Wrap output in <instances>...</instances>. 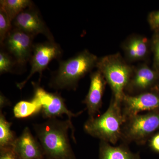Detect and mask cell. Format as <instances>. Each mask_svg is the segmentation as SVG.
<instances>
[{
    "label": "cell",
    "mask_w": 159,
    "mask_h": 159,
    "mask_svg": "<svg viewBox=\"0 0 159 159\" xmlns=\"http://www.w3.org/2000/svg\"><path fill=\"white\" fill-rule=\"evenodd\" d=\"M125 122L121 104L112 97L105 112L94 118H89L84 129L91 136L115 145L121 141L122 126Z\"/></svg>",
    "instance_id": "3"
},
{
    "label": "cell",
    "mask_w": 159,
    "mask_h": 159,
    "mask_svg": "<svg viewBox=\"0 0 159 159\" xmlns=\"http://www.w3.org/2000/svg\"><path fill=\"white\" fill-rule=\"evenodd\" d=\"M41 111V107L35 99L31 101H20L13 108V114L16 118L23 119L32 116Z\"/></svg>",
    "instance_id": "17"
},
{
    "label": "cell",
    "mask_w": 159,
    "mask_h": 159,
    "mask_svg": "<svg viewBox=\"0 0 159 159\" xmlns=\"http://www.w3.org/2000/svg\"><path fill=\"white\" fill-rule=\"evenodd\" d=\"M61 51L60 47L54 41H49L48 42L34 45L30 59L31 69L30 74L24 81L17 84V87L22 89L29 79L36 73H39L40 80L43 71L47 68L51 61L59 58L61 55Z\"/></svg>",
    "instance_id": "7"
},
{
    "label": "cell",
    "mask_w": 159,
    "mask_h": 159,
    "mask_svg": "<svg viewBox=\"0 0 159 159\" xmlns=\"http://www.w3.org/2000/svg\"><path fill=\"white\" fill-rule=\"evenodd\" d=\"M159 80V73L147 64L134 67L125 93L135 95L151 91Z\"/></svg>",
    "instance_id": "11"
},
{
    "label": "cell",
    "mask_w": 159,
    "mask_h": 159,
    "mask_svg": "<svg viewBox=\"0 0 159 159\" xmlns=\"http://www.w3.org/2000/svg\"><path fill=\"white\" fill-rule=\"evenodd\" d=\"M12 23L5 11L0 8V43L1 45L12 30Z\"/></svg>",
    "instance_id": "19"
},
{
    "label": "cell",
    "mask_w": 159,
    "mask_h": 159,
    "mask_svg": "<svg viewBox=\"0 0 159 159\" xmlns=\"http://www.w3.org/2000/svg\"><path fill=\"white\" fill-rule=\"evenodd\" d=\"M147 21L152 31H159V10L150 12L148 14Z\"/></svg>",
    "instance_id": "22"
},
{
    "label": "cell",
    "mask_w": 159,
    "mask_h": 159,
    "mask_svg": "<svg viewBox=\"0 0 159 159\" xmlns=\"http://www.w3.org/2000/svg\"><path fill=\"white\" fill-rule=\"evenodd\" d=\"M96 67L109 85L112 97L121 104L134 67L130 65L120 53H117L99 58Z\"/></svg>",
    "instance_id": "4"
},
{
    "label": "cell",
    "mask_w": 159,
    "mask_h": 159,
    "mask_svg": "<svg viewBox=\"0 0 159 159\" xmlns=\"http://www.w3.org/2000/svg\"><path fill=\"white\" fill-rule=\"evenodd\" d=\"M34 36L13 29L8 34L2 46L15 60L17 65L24 66L31 59L34 45Z\"/></svg>",
    "instance_id": "8"
},
{
    "label": "cell",
    "mask_w": 159,
    "mask_h": 159,
    "mask_svg": "<svg viewBox=\"0 0 159 159\" xmlns=\"http://www.w3.org/2000/svg\"><path fill=\"white\" fill-rule=\"evenodd\" d=\"M17 64L13 59L7 52L1 50L0 52V74L11 73L12 72L13 67Z\"/></svg>",
    "instance_id": "20"
},
{
    "label": "cell",
    "mask_w": 159,
    "mask_h": 159,
    "mask_svg": "<svg viewBox=\"0 0 159 159\" xmlns=\"http://www.w3.org/2000/svg\"><path fill=\"white\" fill-rule=\"evenodd\" d=\"M0 159H21L13 146L0 148Z\"/></svg>",
    "instance_id": "23"
},
{
    "label": "cell",
    "mask_w": 159,
    "mask_h": 159,
    "mask_svg": "<svg viewBox=\"0 0 159 159\" xmlns=\"http://www.w3.org/2000/svg\"><path fill=\"white\" fill-rule=\"evenodd\" d=\"M98 59L96 55L85 50L61 61L51 78L50 86L56 89H76L79 80L97 67Z\"/></svg>",
    "instance_id": "2"
},
{
    "label": "cell",
    "mask_w": 159,
    "mask_h": 159,
    "mask_svg": "<svg viewBox=\"0 0 159 159\" xmlns=\"http://www.w3.org/2000/svg\"><path fill=\"white\" fill-rule=\"evenodd\" d=\"M0 6L12 23L18 15L33 6V3L30 0H1Z\"/></svg>",
    "instance_id": "16"
},
{
    "label": "cell",
    "mask_w": 159,
    "mask_h": 159,
    "mask_svg": "<svg viewBox=\"0 0 159 159\" xmlns=\"http://www.w3.org/2000/svg\"><path fill=\"white\" fill-rule=\"evenodd\" d=\"M150 42L153 56L152 67L159 73V31L154 32Z\"/></svg>",
    "instance_id": "21"
},
{
    "label": "cell",
    "mask_w": 159,
    "mask_h": 159,
    "mask_svg": "<svg viewBox=\"0 0 159 159\" xmlns=\"http://www.w3.org/2000/svg\"><path fill=\"white\" fill-rule=\"evenodd\" d=\"M11 123L7 121L1 111L0 114V148L13 146L16 138L11 129Z\"/></svg>",
    "instance_id": "18"
},
{
    "label": "cell",
    "mask_w": 159,
    "mask_h": 159,
    "mask_svg": "<svg viewBox=\"0 0 159 159\" xmlns=\"http://www.w3.org/2000/svg\"><path fill=\"white\" fill-rule=\"evenodd\" d=\"M107 84L105 78L98 70L91 74L89 89L83 102L86 106L89 118L98 116L102 107V97Z\"/></svg>",
    "instance_id": "12"
},
{
    "label": "cell",
    "mask_w": 159,
    "mask_h": 159,
    "mask_svg": "<svg viewBox=\"0 0 159 159\" xmlns=\"http://www.w3.org/2000/svg\"><path fill=\"white\" fill-rule=\"evenodd\" d=\"M159 130V110L138 114L125 119L121 141L127 145H144Z\"/></svg>",
    "instance_id": "5"
},
{
    "label": "cell",
    "mask_w": 159,
    "mask_h": 159,
    "mask_svg": "<svg viewBox=\"0 0 159 159\" xmlns=\"http://www.w3.org/2000/svg\"><path fill=\"white\" fill-rule=\"evenodd\" d=\"M151 91H154V92H157L159 94V80Z\"/></svg>",
    "instance_id": "26"
},
{
    "label": "cell",
    "mask_w": 159,
    "mask_h": 159,
    "mask_svg": "<svg viewBox=\"0 0 159 159\" xmlns=\"http://www.w3.org/2000/svg\"><path fill=\"white\" fill-rule=\"evenodd\" d=\"M9 101L3 94L0 95V107L1 109L7 105H9Z\"/></svg>",
    "instance_id": "25"
},
{
    "label": "cell",
    "mask_w": 159,
    "mask_h": 159,
    "mask_svg": "<svg viewBox=\"0 0 159 159\" xmlns=\"http://www.w3.org/2000/svg\"><path fill=\"white\" fill-rule=\"evenodd\" d=\"M148 146L154 152L159 153V132L151 137L148 141Z\"/></svg>",
    "instance_id": "24"
},
{
    "label": "cell",
    "mask_w": 159,
    "mask_h": 159,
    "mask_svg": "<svg viewBox=\"0 0 159 159\" xmlns=\"http://www.w3.org/2000/svg\"><path fill=\"white\" fill-rule=\"evenodd\" d=\"M34 95L33 99H35L41 107L42 113L45 119L56 118L66 115L68 119H72L82 113L80 111L74 113L69 110L66 105L62 97L57 93H49L39 85L34 83Z\"/></svg>",
    "instance_id": "6"
},
{
    "label": "cell",
    "mask_w": 159,
    "mask_h": 159,
    "mask_svg": "<svg viewBox=\"0 0 159 159\" xmlns=\"http://www.w3.org/2000/svg\"><path fill=\"white\" fill-rule=\"evenodd\" d=\"M13 149L21 159H44V155L39 142L33 136L29 127L24 129L17 138Z\"/></svg>",
    "instance_id": "14"
},
{
    "label": "cell",
    "mask_w": 159,
    "mask_h": 159,
    "mask_svg": "<svg viewBox=\"0 0 159 159\" xmlns=\"http://www.w3.org/2000/svg\"><path fill=\"white\" fill-rule=\"evenodd\" d=\"M121 108L125 119L143 112L159 110V94L153 91L135 95L126 93L121 102Z\"/></svg>",
    "instance_id": "9"
},
{
    "label": "cell",
    "mask_w": 159,
    "mask_h": 159,
    "mask_svg": "<svg viewBox=\"0 0 159 159\" xmlns=\"http://www.w3.org/2000/svg\"><path fill=\"white\" fill-rule=\"evenodd\" d=\"M33 128L48 159H76L69 138L70 131L75 138L70 119H48L42 123L34 124Z\"/></svg>",
    "instance_id": "1"
},
{
    "label": "cell",
    "mask_w": 159,
    "mask_h": 159,
    "mask_svg": "<svg viewBox=\"0 0 159 159\" xmlns=\"http://www.w3.org/2000/svg\"><path fill=\"white\" fill-rule=\"evenodd\" d=\"M12 24L14 29L34 36L39 34H43L50 41L54 42L52 33L33 6L18 15L12 21Z\"/></svg>",
    "instance_id": "10"
},
{
    "label": "cell",
    "mask_w": 159,
    "mask_h": 159,
    "mask_svg": "<svg viewBox=\"0 0 159 159\" xmlns=\"http://www.w3.org/2000/svg\"><path fill=\"white\" fill-rule=\"evenodd\" d=\"M122 45L125 60L129 62L145 60L151 51L150 40L140 34H132Z\"/></svg>",
    "instance_id": "13"
},
{
    "label": "cell",
    "mask_w": 159,
    "mask_h": 159,
    "mask_svg": "<svg viewBox=\"0 0 159 159\" xmlns=\"http://www.w3.org/2000/svg\"></svg>",
    "instance_id": "27"
},
{
    "label": "cell",
    "mask_w": 159,
    "mask_h": 159,
    "mask_svg": "<svg viewBox=\"0 0 159 159\" xmlns=\"http://www.w3.org/2000/svg\"><path fill=\"white\" fill-rule=\"evenodd\" d=\"M99 159H141L139 152L130 150L127 144L122 143L115 146L104 141H100Z\"/></svg>",
    "instance_id": "15"
}]
</instances>
